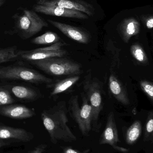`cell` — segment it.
Instances as JSON below:
<instances>
[{"instance_id":"1","label":"cell","mask_w":153,"mask_h":153,"mask_svg":"<svg viewBox=\"0 0 153 153\" xmlns=\"http://www.w3.org/2000/svg\"><path fill=\"white\" fill-rule=\"evenodd\" d=\"M67 108L65 102L60 101L53 107L43 111L41 118L43 125L53 143L59 141L71 143L77 138L68 126Z\"/></svg>"},{"instance_id":"2","label":"cell","mask_w":153,"mask_h":153,"mask_svg":"<svg viewBox=\"0 0 153 153\" xmlns=\"http://www.w3.org/2000/svg\"><path fill=\"white\" fill-rule=\"evenodd\" d=\"M81 95V107L79 105L78 95L72 96L68 101L67 111L77 123L82 134L88 136L91 131L97 132L99 128L94 122L92 108L86 96L84 93Z\"/></svg>"},{"instance_id":"3","label":"cell","mask_w":153,"mask_h":153,"mask_svg":"<svg viewBox=\"0 0 153 153\" xmlns=\"http://www.w3.org/2000/svg\"><path fill=\"white\" fill-rule=\"evenodd\" d=\"M15 18L14 33L21 38L28 39L49 26L48 23L34 11L25 9Z\"/></svg>"},{"instance_id":"4","label":"cell","mask_w":153,"mask_h":153,"mask_svg":"<svg viewBox=\"0 0 153 153\" xmlns=\"http://www.w3.org/2000/svg\"><path fill=\"white\" fill-rule=\"evenodd\" d=\"M31 62L44 72L54 76H72L81 72L80 64L62 57H53Z\"/></svg>"},{"instance_id":"5","label":"cell","mask_w":153,"mask_h":153,"mask_svg":"<svg viewBox=\"0 0 153 153\" xmlns=\"http://www.w3.org/2000/svg\"><path fill=\"white\" fill-rule=\"evenodd\" d=\"M0 79L18 80L34 84L50 83L53 81L34 69L19 65L0 67Z\"/></svg>"},{"instance_id":"6","label":"cell","mask_w":153,"mask_h":153,"mask_svg":"<svg viewBox=\"0 0 153 153\" xmlns=\"http://www.w3.org/2000/svg\"><path fill=\"white\" fill-rule=\"evenodd\" d=\"M66 45V43L60 41L43 48L28 51L19 50L18 53L19 58L30 62L53 57H62L67 53L66 50L62 49L63 47Z\"/></svg>"},{"instance_id":"7","label":"cell","mask_w":153,"mask_h":153,"mask_svg":"<svg viewBox=\"0 0 153 153\" xmlns=\"http://www.w3.org/2000/svg\"><path fill=\"white\" fill-rule=\"evenodd\" d=\"M36 4L76 10L90 16H93L95 13L94 6L83 0H37Z\"/></svg>"},{"instance_id":"8","label":"cell","mask_w":153,"mask_h":153,"mask_svg":"<svg viewBox=\"0 0 153 153\" xmlns=\"http://www.w3.org/2000/svg\"><path fill=\"white\" fill-rule=\"evenodd\" d=\"M84 88L86 98L92 108L94 122L100 128L99 117L103 108V104L99 85L96 82H88L85 83Z\"/></svg>"},{"instance_id":"9","label":"cell","mask_w":153,"mask_h":153,"mask_svg":"<svg viewBox=\"0 0 153 153\" xmlns=\"http://www.w3.org/2000/svg\"><path fill=\"white\" fill-rule=\"evenodd\" d=\"M47 21L59 30L66 36L78 43L87 44L90 42V34L83 29L52 20L48 19Z\"/></svg>"},{"instance_id":"10","label":"cell","mask_w":153,"mask_h":153,"mask_svg":"<svg viewBox=\"0 0 153 153\" xmlns=\"http://www.w3.org/2000/svg\"><path fill=\"white\" fill-rule=\"evenodd\" d=\"M34 11L37 12L43 13L45 15L73 19H86L89 18V16L79 11L70 10L54 6H46L36 4L33 6Z\"/></svg>"},{"instance_id":"11","label":"cell","mask_w":153,"mask_h":153,"mask_svg":"<svg viewBox=\"0 0 153 153\" xmlns=\"http://www.w3.org/2000/svg\"><path fill=\"white\" fill-rule=\"evenodd\" d=\"M0 115L16 120L30 118L34 117V110L20 104H10L0 106Z\"/></svg>"},{"instance_id":"12","label":"cell","mask_w":153,"mask_h":153,"mask_svg":"<svg viewBox=\"0 0 153 153\" xmlns=\"http://www.w3.org/2000/svg\"><path fill=\"white\" fill-rule=\"evenodd\" d=\"M120 142L119 138L118 131L115 120L114 112L109 114L107 119L106 127L102 134L99 144L101 145L108 144L115 148L116 144Z\"/></svg>"},{"instance_id":"13","label":"cell","mask_w":153,"mask_h":153,"mask_svg":"<svg viewBox=\"0 0 153 153\" xmlns=\"http://www.w3.org/2000/svg\"><path fill=\"white\" fill-rule=\"evenodd\" d=\"M32 135L25 129L0 124V139H12L27 143L32 140Z\"/></svg>"},{"instance_id":"14","label":"cell","mask_w":153,"mask_h":153,"mask_svg":"<svg viewBox=\"0 0 153 153\" xmlns=\"http://www.w3.org/2000/svg\"><path fill=\"white\" fill-rule=\"evenodd\" d=\"M118 30L124 42L128 43L131 37L140 32V23L134 17L127 18L119 24Z\"/></svg>"},{"instance_id":"15","label":"cell","mask_w":153,"mask_h":153,"mask_svg":"<svg viewBox=\"0 0 153 153\" xmlns=\"http://www.w3.org/2000/svg\"><path fill=\"white\" fill-rule=\"evenodd\" d=\"M109 85L110 91L114 97L124 105H129L130 101L127 92L121 82L114 75L110 76Z\"/></svg>"},{"instance_id":"16","label":"cell","mask_w":153,"mask_h":153,"mask_svg":"<svg viewBox=\"0 0 153 153\" xmlns=\"http://www.w3.org/2000/svg\"><path fill=\"white\" fill-rule=\"evenodd\" d=\"M9 91L18 99L24 100H34L39 97L37 92L32 88L20 85L8 86Z\"/></svg>"},{"instance_id":"17","label":"cell","mask_w":153,"mask_h":153,"mask_svg":"<svg viewBox=\"0 0 153 153\" xmlns=\"http://www.w3.org/2000/svg\"><path fill=\"white\" fill-rule=\"evenodd\" d=\"M78 75H72L55 83L52 87L50 95L54 96L66 91L73 86L80 79Z\"/></svg>"},{"instance_id":"18","label":"cell","mask_w":153,"mask_h":153,"mask_svg":"<svg viewBox=\"0 0 153 153\" xmlns=\"http://www.w3.org/2000/svg\"><path fill=\"white\" fill-rule=\"evenodd\" d=\"M142 132L141 122L136 120L128 128L126 134V141L128 144H134L140 137Z\"/></svg>"},{"instance_id":"19","label":"cell","mask_w":153,"mask_h":153,"mask_svg":"<svg viewBox=\"0 0 153 153\" xmlns=\"http://www.w3.org/2000/svg\"><path fill=\"white\" fill-rule=\"evenodd\" d=\"M60 38L54 32L48 31L31 40V43L36 45H52L60 42Z\"/></svg>"},{"instance_id":"20","label":"cell","mask_w":153,"mask_h":153,"mask_svg":"<svg viewBox=\"0 0 153 153\" xmlns=\"http://www.w3.org/2000/svg\"><path fill=\"white\" fill-rule=\"evenodd\" d=\"M16 46L0 48V64L19 58Z\"/></svg>"},{"instance_id":"21","label":"cell","mask_w":153,"mask_h":153,"mask_svg":"<svg viewBox=\"0 0 153 153\" xmlns=\"http://www.w3.org/2000/svg\"><path fill=\"white\" fill-rule=\"evenodd\" d=\"M130 51L133 57L138 62L145 65L149 63L146 53L143 47L139 44H134L131 46Z\"/></svg>"},{"instance_id":"22","label":"cell","mask_w":153,"mask_h":153,"mask_svg":"<svg viewBox=\"0 0 153 153\" xmlns=\"http://www.w3.org/2000/svg\"><path fill=\"white\" fill-rule=\"evenodd\" d=\"M153 131V112L151 111L149 112L145 129V141H149L152 138Z\"/></svg>"},{"instance_id":"23","label":"cell","mask_w":153,"mask_h":153,"mask_svg":"<svg viewBox=\"0 0 153 153\" xmlns=\"http://www.w3.org/2000/svg\"><path fill=\"white\" fill-rule=\"evenodd\" d=\"M14 100L7 88L0 87V106L12 104Z\"/></svg>"},{"instance_id":"24","label":"cell","mask_w":153,"mask_h":153,"mask_svg":"<svg viewBox=\"0 0 153 153\" xmlns=\"http://www.w3.org/2000/svg\"><path fill=\"white\" fill-rule=\"evenodd\" d=\"M140 86L143 91L147 95L152 102L153 101V83L146 80H142L140 82Z\"/></svg>"},{"instance_id":"25","label":"cell","mask_w":153,"mask_h":153,"mask_svg":"<svg viewBox=\"0 0 153 153\" xmlns=\"http://www.w3.org/2000/svg\"><path fill=\"white\" fill-rule=\"evenodd\" d=\"M143 21V22L146 27L148 29H152L153 27V17L152 15L148 16H143L141 18Z\"/></svg>"},{"instance_id":"26","label":"cell","mask_w":153,"mask_h":153,"mask_svg":"<svg viewBox=\"0 0 153 153\" xmlns=\"http://www.w3.org/2000/svg\"><path fill=\"white\" fill-rule=\"evenodd\" d=\"M46 147L47 146L46 145H39L31 151H29V153H44Z\"/></svg>"},{"instance_id":"27","label":"cell","mask_w":153,"mask_h":153,"mask_svg":"<svg viewBox=\"0 0 153 153\" xmlns=\"http://www.w3.org/2000/svg\"><path fill=\"white\" fill-rule=\"evenodd\" d=\"M90 150H86L85 151L81 152V151H78V150H74L72 149L70 147H66L65 148L62 153H88L89 152Z\"/></svg>"},{"instance_id":"28","label":"cell","mask_w":153,"mask_h":153,"mask_svg":"<svg viewBox=\"0 0 153 153\" xmlns=\"http://www.w3.org/2000/svg\"><path fill=\"white\" fill-rule=\"evenodd\" d=\"M9 143L5 142L3 140L0 139V149L2 147H4V146H6L9 145Z\"/></svg>"},{"instance_id":"29","label":"cell","mask_w":153,"mask_h":153,"mask_svg":"<svg viewBox=\"0 0 153 153\" xmlns=\"http://www.w3.org/2000/svg\"><path fill=\"white\" fill-rule=\"evenodd\" d=\"M6 0H0V7L4 3Z\"/></svg>"}]
</instances>
